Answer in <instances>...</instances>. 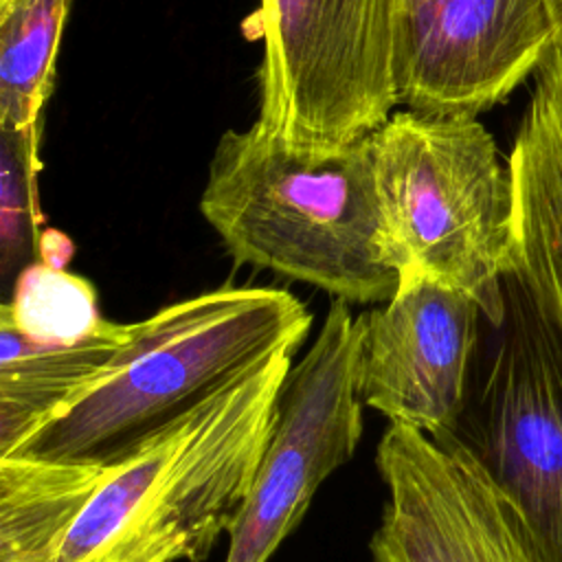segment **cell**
<instances>
[{
	"label": "cell",
	"mask_w": 562,
	"mask_h": 562,
	"mask_svg": "<svg viewBox=\"0 0 562 562\" xmlns=\"http://www.w3.org/2000/svg\"><path fill=\"white\" fill-rule=\"evenodd\" d=\"M312 314L279 288L226 285L134 323L108 371L11 457L112 468L226 386L305 340ZM7 457V459H11Z\"/></svg>",
	"instance_id": "cell-1"
},
{
	"label": "cell",
	"mask_w": 562,
	"mask_h": 562,
	"mask_svg": "<svg viewBox=\"0 0 562 562\" xmlns=\"http://www.w3.org/2000/svg\"><path fill=\"white\" fill-rule=\"evenodd\" d=\"M200 211L237 263L310 283L347 303H386V261L369 136L303 154L261 130H228L209 162Z\"/></svg>",
	"instance_id": "cell-2"
},
{
	"label": "cell",
	"mask_w": 562,
	"mask_h": 562,
	"mask_svg": "<svg viewBox=\"0 0 562 562\" xmlns=\"http://www.w3.org/2000/svg\"><path fill=\"white\" fill-rule=\"evenodd\" d=\"M294 353H279L127 461L101 468L53 562H202L252 485Z\"/></svg>",
	"instance_id": "cell-3"
},
{
	"label": "cell",
	"mask_w": 562,
	"mask_h": 562,
	"mask_svg": "<svg viewBox=\"0 0 562 562\" xmlns=\"http://www.w3.org/2000/svg\"><path fill=\"white\" fill-rule=\"evenodd\" d=\"M386 261L476 301L498 325L512 270V176L472 116L400 110L371 136Z\"/></svg>",
	"instance_id": "cell-4"
},
{
	"label": "cell",
	"mask_w": 562,
	"mask_h": 562,
	"mask_svg": "<svg viewBox=\"0 0 562 562\" xmlns=\"http://www.w3.org/2000/svg\"><path fill=\"white\" fill-rule=\"evenodd\" d=\"M397 0H259V116L270 140L331 154L371 136L397 103Z\"/></svg>",
	"instance_id": "cell-5"
},
{
	"label": "cell",
	"mask_w": 562,
	"mask_h": 562,
	"mask_svg": "<svg viewBox=\"0 0 562 562\" xmlns=\"http://www.w3.org/2000/svg\"><path fill=\"white\" fill-rule=\"evenodd\" d=\"M503 290L463 408L432 439L465 450L518 507L542 562H562V338L512 274Z\"/></svg>",
	"instance_id": "cell-6"
},
{
	"label": "cell",
	"mask_w": 562,
	"mask_h": 562,
	"mask_svg": "<svg viewBox=\"0 0 562 562\" xmlns=\"http://www.w3.org/2000/svg\"><path fill=\"white\" fill-rule=\"evenodd\" d=\"M360 327L334 299L316 340L290 367L272 426L224 562H268L299 527L321 483L345 465L362 437Z\"/></svg>",
	"instance_id": "cell-7"
},
{
	"label": "cell",
	"mask_w": 562,
	"mask_h": 562,
	"mask_svg": "<svg viewBox=\"0 0 562 562\" xmlns=\"http://www.w3.org/2000/svg\"><path fill=\"white\" fill-rule=\"evenodd\" d=\"M560 29L562 0H397V103L476 119L536 75Z\"/></svg>",
	"instance_id": "cell-8"
},
{
	"label": "cell",
	"mask_w": 562,
	"mask_h": 562,
	"mask_svg": "<svg viewBox=\"0 0 562 562\" xmlns=\"http://www.w3.org/2000/svg\"><path fill=\"white\" fill-rule=\"evenodd\" d=\"M375 465L386 503L371 562H542L518 507L459 446L389 426Z\"/></svg>",
	"instance_id": "cell-9"
},
{
	"label": "cell",
	"mask_w": 562,
	"mask_h": 562,
	"mask_svg": "<svg viewBox=\"0 0 562 562\" xmlns=\"http://www.w3.org/2000/svg\"><path fill=\"white\" fill-rule=\"evenodd\" d=\"M483 312L468 294L437 281L404 274L395 294L358 316L360 395L391 426L428 437L459 417Z\"/></svg>",
	"instance_id": "cell-10"
},
{
	"label": "cell",
	"mask_w": 562,
	"mask_h": 562,
	"mask_svg": "<svg viewBox=\"0 0 562 562\" xmlns=\"http://www.w3.org/2000/svg\"><path fill=\"white\" fill-rule=\"evenodd\" d=\"M512 154V270L562 338V29L536 70Z\"/></svg>",
	"instance_id": "cell-11"
},
{
	"label": "cell",
	"mask_w": 562,
	"mask_h": 562,
	"mask_svg": "<svg viewBox=\"0 0 562 562\" xmlns=\"http://www.w3.org/2000/svg\"><path fill=\"white\" fill-rule=\"evenodd\" d=\"M132 327L103 318L77 342L44 345L0 323V459L75 408L125 347Z\"/></svg>",
	"instance_id": "cell-12"
},
{
	"label": "cell",
	"mask_w": 562,
	"mask_h": 562,
	"mask_svg": "<svg viewBox=\"0 0 562 562\" xmlns=\"http://www.w3.org/2000/svg\"><path fill=\"white\" fill-rule=\"evenodd\" d=\"M70 0H0V125L42 127Z\"/></svg>",
	"instance_id": "cell-13"
},
{
	"label": "cell",
	"mask_w": 562,
	"mask_h": 562,
	"mask_svg": "<svg viewBox=\"0 0 562 562\" xmlns=\"http://www.w3.org/2000/svg\"><path fill=\"white\" fill-rule=\"evenodd\" d=\"M97 294L88 279L35 261L0 305V323L44 345L77 342L101 325Z\"/></svg>",
	"instance_id": "cell-14"
},
{
	"label": "cell",
	"mask_w": 562,
	"mask_h": 562,
	"mask_svg": "<svg viewBox=\"0 0 562 562\" xmlns=\"http://www.w3.org/2000/svg\"><path fill=\"white\" fill-rule=\"evenodd\" d=\"M40 138L42 127L0 125V274L7 288L40 261Z\"/></svg>",
	"instance_id": "cell-15"
},
{
	"label": "cell",
	"mask_w": 562,
	"mask_h": 562,
	"mask_svg": "<svg viewBox=\"0 0 562 562\" xmlns=\"http://www.w3.org/2000/svg\"><path fill=\"white\" fill-rule=\"evenodd\" d=\"M72 241L59 231H44L40 239V261L55 268H66L72 259Z\"/></svg>",
	"instance_id": "cell-16"
}]
</instances>
